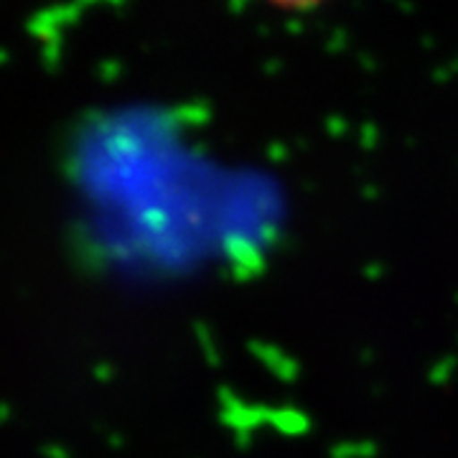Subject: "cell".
I'll list each match as a JSON object with an SVG mask.
<instances>
[{"label":"cell","instance_id":"cell-1","mask_svg":"<svg viewBox=\"0 0 458 458\" xmlns=\"http://www.w3.org/2000/svg\"><path fill=\"white\" fill-rule=\"evenodd\" d=\"M270 3L273 8H280V11H293V13H301V11H313L318 5H324L327 0H265Z\"/></svg>","mask_w":458,"mask_h":458}]
</instances>
